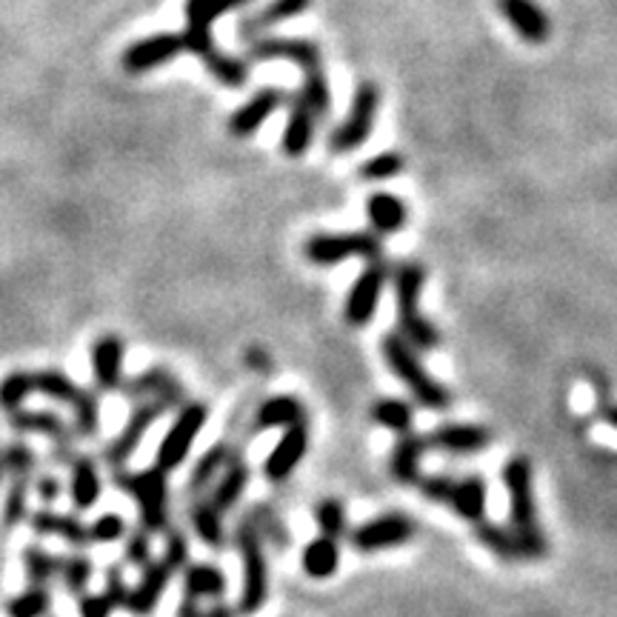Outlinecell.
<instances>
[{
  "label": "cell",
  "instance_id": "cell-14",
  "mask_svg": "<svg viewBox=\"0 0 617 617\" xmlns=\"http://www.w3.org/2000/svg\"><path fill=\"white\" fill-rule=\"evenodd\" d=\"M121 395L132 404H144V400H160L166 409H180L186 404V391L180 380L171 375L164 366H151V369L140 372L132 380H124Z\"/></svg>",
  "mask_w": 617,
  "mask_h": 617
},
{
  "label": "cell",
  "instance_id": "cell-18",
  "mask_svg": "<svg viewBox=\"0 0 617 617\" xmlns=\"http://www.w3.org/2000/svg\"><path fill=\"white\" fill-rule=\"evenodd\" d=\"M306 449H308V429L306 423H295L289 426L283 438L274 443V449L269 452L266 463H263V472L272 483H283L289 474L295 472L301 467V460L306 458Z\"/></svg>",
  "mask_w": 617,
  "mask_h": 617
},
{
  "label": "cell",
  "instance_id": "cell-31",
  "mask_svg": "<svg viewBox=\"0 0 617 617\" xmlns=\"http://www.w3.org/2000/svg\"><path fill=\"white\" fill-rule=\"evenodd\" d=\"M247 483H249L247 463L234 458L232 463L220 472V478L212 483V498H209V501H212V506L218 509V512H229V509L238 506V501L243 498Z\"/></svg>",
  "mask_w": 617,
  "mask_h": 617
},
{
  "label": "cell",
  "instance_id": "cell-47",
  "mask_svg": "<svg viewBox=\"0 0 617 617\" xmlns=\"http://www.w3.org/2000/svg\"><path fill=\"white\" fill-rule=\"evenodd\" d=\"M406 166V160L400 158L398 151H384V155H375L372 160H366L364 166H360V175H364L366 180H389L395 178V175H400Z\"/></svg>",
  "mask_w": 617,
  "mask_h": 617
},
{
  "label": "cell",
  "instance_id": "cell-23",
  "mask_svg": "<svg viewBox=\"0 0 617 617\" xmlns=\"http://www.w3.org/2000/svg\"><path fill=\"white\" fill-rule=\"evenodd\" d=\"M103 492L97 460L92 454H77L69 467V498L75 512H90Z\"/></svg>",
  "mask_w": 617,
  "mask_h": 617
},
{
  "label": "cell",
  "instance_id": "cell-51",
  "mask_svg": "<svg viewBox=\"0 0 617 617\" xmlns=\"http://www.w3.org/2000/svg\"><path fill=\"white\" fill-rule=\"evenodd\" d=\"M32 492L43 509H52L63 494V483L52 472H41L32 478Z\"/></svg>",
  "mask_w": 617,
  "mask_h": 617
},
{
  "label": "cell",
  "instance_id": "cell-4",
  "mask_svg": "<svg viewBox=\"0 0 617 617\" xmlns=\"http://www.w3.org/2000/svg\"><path fill=\"white\" fill-rule=\"evenodd\" d=\"M112 483L129 498H135L137 512H140V529H146L149 535H160L169 523V483H166V472L160 469H144V472H126V469H115L112 472Z\"/></svg>",
  "mask_w": 617,
  "mask_h": 617
},
{
  "label": "cell",
  "instance_id": "cell-26",
  "mask_svg": "<svg viewBox=\"0 0 617 617\" xmlns=\"http://www.w3.org/2000/svg\"><path fill=\"white\" fill-rule=\"evenodd\" d=\"M423 452H426V438H420V435L415 432L400 435L389 458V472L391 478L398 480L400 487H418Z\"/></svg>",
  "mask_w": 617,
  "mask_h": 617
},
{
  "label": "cell",
  "instance_id": "cell-45",
  "mask_svg": "<svg viewBox=\"0 0 617 617\" xmlns=\"http://www.w3.org/2000/svg\"><path fill=\"white\" fill-rule=\"evenodd\" d=\"M315 523L323 537L337 541V537L346 535V509H343V503L335 501V498H326V501L317 503Z\"/></svg>",
  "mask_w": 617,
  "mask_h": 617
},
{
  "label": "cell",
  "instance_id": "cell-33",
  "mask_svg": "<svg viewBox=\"0 0 617 617\" xmlns=\"http://www.w3.org/2000/svg\"><path fill=\"white\" fill-rule=\"evenodd\" d=\"M312 0H272L266 9H261L258 14H249L240 21V34L243 38H254V34H261L263 29L274 27V23H283L289 18H297L308 9Z\"/></svg>",
  "mask_w": 617,
  "mask_h": 617
},
{
  "label": "cell",
  "instance_id": "cell-5",
  "mask_svg": "<svg viewBox=\"0 0 617 617\" xmlns=\"http://www.w3.org/2000/svg\"><path fill=\"white\" fill-rule=\"evenodd\" d=\"M426 272L420 263H404L395 274V295H398V317L404 341L411 349L432 352L440 346V332L426 321L420 312V289H423Z\"/></svg>",
  "mask_w": 617,
  "mask_h": 617
},
{
  "label": "cell",
  "instance_id": "cell-22",
  "mask_svg": "<svg viewBox=\"0 0 617 617\" xmlns=\"http://www.w3.org/2000/svg\"><path fill=\"white\" fill-rule=\"evenodd\" d=\"M487 480L483 478H460L449 483V492H446L443 506L452 509L454 514H460L463 521L469 523H480L487 521Z\"/></svg>",
  "mask_w": 617,
  "mask_h": 617
},
{
  "label": "cell",
  "instance_id": "cell-48",
  "mask_svg": "<svg viewBox=\"0 0 617 617\" xmlns=\"http://www.w3.org/2000/svg\"><path fill=\"white\" fill-rule=\"evenodd\" d=\"M124 561L129 566H149L151 563V535L146 529L137 526L129 537H126V548H124Z\"/></svg>",
  "mask_w": 617,
  "mask_h": 617
},
{
  "label": "cell",
  "instance_id": "cell-36",
  "mask_svg": "<svg viewBox=\"0 0 617 617\" xmlns=\"http://www.w3.org/2000/svg\"><path fill=\"white\" fill-rule=\"evenodd\" d=\"M218 509L212 506L209 498H195L192 509H189V517H192L195 535L206 543V546L220 548L227 543V532H223V521H220Z\"/></svg>",
  "mask_w": 617,
  "mask_h": 617
},
{
  "label": "cell",
  "instance_id": "cell-38",
  "mask_svg": "<svg viewBox=\"0 0 617 617\" xmlns=\"http://www.w3.org/2000/svg\"><path fill=\"white\" fill-rule=\"evenodd\" d=\"M72 432L83 440H95L101 432V398L97 391L81 389L72 404Z\"/></svg>",
  "mask_w": 617,
  "mask_h": 617
},
{
  "label": "cell",
  "instance_id": "cell-49",
  "mask_svg": "<svg viewBox=\"0 0 617 617\" xmlns=\"http://www.w3.org/2000/svg\"><path fill=\"white\" fill-rule=\"evenodd\" d=\"M164 561L175 572H184L189 566V541H186L184 529H166V552Z\"/></svg>",
  "mask_w": 617,
  "mask_h": 617
},
{
  "label": "cell",
  "instance_id": "cell-56",
  "mask_svg": "<svg viewBox=\"0 0 617 617\" xmlns=\"http://www.w3.org/2000/svg\"><path fill=\"white\" fill-rule=\"evenodd\" d=\"M604 418H606V423L617 426V406H606V409H604Z\"/></svg>",
  "mask_w": 617,
  "mask_h": 617
},
{
  "label": "cell",
  "instance_id": "cell-27",
  "mask_svg": "<svg viewBox=\"0 0 617 617\" xmlns=\"http://www.w3.org/2000/svg\"><path fill=\"white\" fill-rule=\"evenodd\" d=\"M227 592V577L215 563H189L184 569V597L192 600H220Z\"/></svg>",
  "mask_w": 617,
  "mask_h": 617
},
{
  "label": "cell",
  "instance_id": "cell-44",
  "mask_svg": "<svg viewBox=\"0 0 617 617\" xmlns=\"http://www.w3.org/2000/svg\"><path fill=\"white\" fill-rule=\"evenodd\" d=\"M29 395H34L32 372H9V375L0 380V409L7 411V415L14 409H21Z\"/></svg>",
  "mask_w": 617,
  "mask_h": 617
},
{
  "label": "cell",
  "instance_id": "cell-25",
  "mask_svg": "<svg viewBox=\"0 0 617 617\" xmlns=\"http://www.w3.org/2000/svg\"><path fill=\"white\" fill-rule=\"evenodd\" d=\"M281 103H283V92L266 86V90L252 95V101L243 103V106L229 117V132H232L234 137L252 135V132H258L263 124H266L269 115H274V109H278Z\"/></svg>",
  "mask_w": 617,
  "mask_h": 617
},
{
  "label": "cell",
  "instance_id": "cell-50",
  "mask_svg": "<svg viewBox=\"0 0 617 617\" xmlns=\"http://www.w3.org/2000/svg\"><path fill=\"white\" fill-rule=\"evenodd\" d=\"M126 537V521L121 514H101L90 526V543H115Z\"/></svg>",
  "mask_w": 617,
  "mask_h": 617
},
{
  "label": "cell",
  "instance_id": "cell-15",
  "mask_svg": "<svg viewBox=\"0 0 617 617\" xmlns=\"http://www.w3.org/2000/svg\"><path fill=\"white\" fill-rule=\"evenodd\" d=\"M389 266L380 261H372L369 266L364 269V274L357 278L355 286L349 289V297H346V306H343V317L349 326H366V323L375 317L377 303H380V295H384L386 278H389Z\"/></svg>",
  "mask_w": 617,
  "mask_h": 617
},
{
  "label": "cell",
  "instance_id": "cell-28",
  "mask_svg": "<svg viewBox=\"0 0 617 617\" xmlns=\"http://www.w3.org/2000/svg\"><path fill=\"white\" fill-rule=\"evenodd\" d=\"M315 124L317 115L312 112V106L306 103V97L297 92L295 101H292V115H289L286 132H283V151L286 155H303L315 137Z\"/></svg>",
  "mask_w": 617,
  "mask_h": 617
},
{
  "label": "cell",
  "instance_id": "cell-7",
  "mask_svg": "<svg viewBox=\"0 0 617 617\" xmlns=\"http://www.w3.org/2000/svg\"><path fill=\"white\" fill-rule=\"evenodd\" d=\"M238 548L240 563H243V592H240V615H254L261 611L269 597V569L266 555H263L261 526L249 514L247 521L238 526Z\"/></svg>",
  "mask_w": 617,
  "mask_h": 617
},
{
  "label": "cell",
  "instance_id": "cell-30",
  "mask_svg": "<svg viewBox=\"0 0 617 617\" xmlns=\"http://www.w3.org/2000/svg\"><path fill=\"white\" fill-rule=\"evenodd\" d=\"M34 474H9V489L0 506V526L3 532L23 526L29 521V494H32Z\"/></svg>",
  "mask_w": 617,
  "mask_h": 617
},
{
  "label": "cell",
  "instance_id": "cell-11",
  "mask_svg": "<svg viewBox=\"0 0 617 617\" xmlns=\"http://www.w3.org/2000/svg\"><path fill=\"white\" fill-rule=\"evenodd\" d=\"M166 411L169 409H166L160 400H144V404H135V409H132L129 420H126V426L121 429V435H115L109 443L103 446V454H101L103 463H106L112 472H115V469H124L126 460L137 452V446L144 443L146 432L155 426V420L164 418Z\"/></svg>",
  "mask_w": 617,
  "mask_h": 617
},
{
  "label": "cell",
  "instance_id": "cell-12",
  "mask_svg": "<svg viewBox=\"0 0 617 617\" xmlns=\"http://www.w3.org/2000/svg\"><path fill=\"white\" fill-rule=\"evenodd\" d=\"M377 103H380V92H377L375 83H364L357 90L355 103H352L349 117L343 121L341 126L335 129L330 140L332 151H355L357 146L366 144L372 126H375V115H377Z\"/></svg>",
  "mask_w": 617,
  "mask_h": 617
},
{
  "label": "cell",
  "instance_id": "cell-21",
  "mask_svg": "<svg viewBox=\"0 0 617 617\" xmlns=\"http://www.w3.org/2000/svg\"><path fill=\"white\" fill-rule=\"evenodd\" d=\"M489 443H492L489 429L472 423L438 426V429H432L429 438H426V446H432V449H440V452L449 454H472L480 452V449H487Z\"/></svg>",
  "mask_w": 617,
  "mask_h": 617
},
{
  "label": "cell",
  "instance_id": "cell-9",
  "mask_svg": "<svg viewBox=\"0 0 617 617\" xmlns=\"http://www.w3.org/2000/svg\"><path fill=\"white\" fill-rule=\"evenodd\" d=\"M9 426H12L18 435H41V438L52 440V463L57 467H72V460L77 458L75 438H72V429H69L66 420L57 415V411L46 409H14L7 415Z\"/></svg>",
  "mask_w": 617,
  "mask_h": 617
},
{
  "label": "cell",
  "instance_id": "cell-2",
  "mask_svg": "<svg viewBox=\"0 0 617 617\" xmlns=\"http://www.w3.org/2000/svg\"><path fill=\"white\" fill-rule=\"evenodd\" d=\"M532 463L523 454L512 458L503 467V487L509 492V529L514 532L526 561L546 557L548 543L541 532L535 506V483H532Z\"/></svg>",
  "mask_w": 617,
  "mask_h": 617
},
{
  "label": "cell",
  "instance_id": "cell-24",
  "mask_svg": "<svg viewBox=\"0 0 617 617\" xmlns=\"http://www.w3.org/2000/svg\"><path fill=\"white\" fill-rule=\"evenodd\" d=\"M501 12L506 14V21L512 23V29L521 34L523 41L529 43H543L552 32L546 12L537 7L535 0H498Z\"/></svg>",
  "mask_w": 617,
  "mask_h": 617
},
{
  "label": "cell",
  "instance_id": "cell-52",
  "mask_svg": "<svg viewBox=\"0 0 617 617\" xmlns=\"http://www.w3.org/2000/svg\"><path fill=\"white\" fill-rule=\"evenodd\" d=\"M103 597L109 600L112 609H126V597H129V586L121 566H109L106 569V586H103Z\"/></svg>",
  "mask_w": 617,
  "mask_h": 617
},
{
  "label": "cell",
  "instance_id": "cell-32",
  "mask_svg": "<svg viewBox=\"0 0 617 617\" xmlns=\"http://www.w3.org/2000/svg\"><path fill=\"white\" fill-rule=\"evenodd\" d=\"M234 458H238V454H234L227 443L212 446V449L195 463L192 478H189V494H192V498H203L206 489H212L215 480L220 478V472H223Z\"/></svg>",
  "mask_w": 617,
  "mask_h": 617
},
{
  "label": "cell",
  "instance_id": "cell-17",
  "mask_svg": "<svg viewBox=\"0 0 617 617\" xmlns=\"http://www.w3.org/2000/svg\"><path fill=\"white\" fill-rule=\"evenodd\" d=\"M184 52V41L180 34H151V38H144V41L132 43L129 49L124 52V69L132 72V75H144L149 69L160 66V63H169L171 57Z\"/></svg>",
  "mask_w": 617,
  "mask_h": 617
},
{
  "label": "cell",
  "instance_id": "cell-16",
  "mask_svg": "<svg viewBox=\"0 0 617 617\" xmlns=\"http://www.w3.org/2000/svg\"><path fill=\"white\" fill-rule=\"evenodd\" d=\"M124 341L117 335H101L92 343V375L97 391H121L124 386Z\"/></svg>",
  "mask_w": 617,
  "mask_h": 617
},
{
  "label": "cell",
  "instance_id": "cell-55",
  "mask_svg": "<svg viewBox=\"0 0 617 617\" xmlns=\"http://www.w3.org/2000/svg\"><path fill=\"white\" fill-rule=\"evenodd\" d=\"M203 617H238V609H232L227 604H215L209 609H203Z\"/></svg>",
  "mask_w": 617,
  "mask_h": 617
},
{
  "label": "cell",
  "instance_id": "cell-46",
  "mask_svg": "<svg viewBox=\"0 0 617 617\" xmlns=\"http://www.w3.org/2000/svg\"><path fill=\"white\" fill-rule=\"evenodd\" d=\"M3 452V463H7L9 474H34V467H38V454L29 443L23 440H12V443L0 446Z\"/></svg>",
  "mask_w": 617,
  "mask_h": 617
},
{
  "label": "cell",
  "instance_id": "cell-40",
  "mask_svg": "<svg viewBox=\"0 0 617 617\" xmlns=\"http://www.w3.org/2000/svg\"><path fill=\"white\" fill-rule=\"evenodd\" d=\"M474 532H478V541L492 552V555L503 557V561H521V543L514 537V532L509 526H501V523H487L480 521L474 523Z\"/></svg>",
  "mask_w": 617,
  "mask_h": 617
},
{
  "label": "cell",
  "instance_id": "cell-8",
  "mask_svg": "<svg viewBox=\"0 0 617 617\" xmlns=\"http://www.w3.org/2000/svg\"><path fill=\"white\" fill-rule=\"evenodd\" d=\"M206 420H209V406L200 404V400H186L169 429H166V438L160 440L158 454H155V469L169 474L178 467H184V460L192 452L195 440H198Z\"/></svg>",
  "mask_w": 617,
  "mask_h": 617
},
{
  "label": "cell",
  "instance_id": "cell-57",
  "mask_svg": "<svg viewBox=\"0 0 617 617\" xmlns=\"http://www.w3.org/2000/svg\"><path fill=\"white\" fill-rule=\"evenodd\" d=\"M9 478V472H7V463H3V452H0V483Z\"/></svg>",
  "mask_w": 617,
  "mask_h": 617
},
{
  "label": "cell",
  "instance_id": "cell-41",
  "mask_svg": "<svg viewBox=\"0 0 617 617\" xmlns=\"http://www.w3.org/2000/svg\"><path fill=\"white\" fill-rule=\"evenodd\" d=\"M21 561L32 586H49V583L61 575V555H52L43 546H27Z\"/></svg>",
  "mask_w": 617,
  "mask_h": 617
},
{
  "label": "cell",
  "instance_id": "cell-34",
  "mask_svg": "<svg viewBox=\"0 0 617 617\" xmlns=\"http://www.w3.org/2000/svg\"><path fill=\"white\" fill-rule=\"evenodd\" d=\"M301 563L303 572H306L312 581H326V577H332L337 572V566H341V548H337V541L323 535L315 537V541L303 548Z\"/></svg>",
  "mask_w": 617,
  "mask_h": 617
},
{
  "label": "cell",
  "instance_id": "cell-20",
  "mask_svg": "<svg viewBox=\"0 0 617 617\" xmlns=\"http://www.w3.org/2000/svg\"><path fill=\"white\" fill-rule=\"evenodd\" d=\"M29 526L41 537H61L75 548L90 546V526L77 514H63L41 506L38 512H29Z\"/></svg>",
  "mask_w": 617,
  "mask_h": 617
},
{
  "label": "cell",
  "instance_id": "cell-42",
  "mask_svg": "<svg viewBox=\"0 0 617 617\" xmlns=\"http://www.w3.org/2000/svg\"><path fill=\"white\" fill-rule=\"evenodd\" d=\"M372 418H375L377 426H384V429L398 435L411 432V426H415V411L400 398L377 400V404L372 406Z\"/></svg>",
  "mask_w": 617,
  "mask_h": 617
},
{
  "label": "cell",
  "instance_id": "cell-54",
  "mask_svg": "<svg viewBox=\"0 0 617 617\" xmlns=\"http://www.w3.org/2000/svg\"><path fill=\"white\" fill-rule=\"evenodd\" d=\"M175 617H203V606H200V600L184 597V600L178 604V611H175Z\"/></svg>",
  "mask_w": 617,
  "mask_h": 617
},
{
  "label": "cell",
  "instance_id": "cell-1",
  "mask_svg": "<svg viewBox=\"0 0 617 617\" xmlns=\"http://www.w3.org/2000/svg\"><path fill=\"white\" fill-rule=\"evenodd\" d=\"M249 0H186V32L180 34L184 41V52H192L200 61L206 63V69L227 86H240L247 81V63L238 61L232 55H223L212 41V21L220 14L232 12V9L243 7Z\"/></svg>",
  "mask_w": 617,
  "mask_h": 617
},
{
  "label": "cell",
  "instance_id": "cell-3",
  "mask_svg": "<svg viewBox=\"0 0 617 617\" xmlns=\"http://www.w3.org/2000/svg\"><path fill=\"white\" fill-rule=\"evenodd\" d=\"M272 57H286L303 69V90L301 95L312 106L317 117H326L330 112V83L323 75L321 46L312 41H261L249 46V61H272Z\"/></svg>",
  "mask_w": 617,
  "mask_h": 617
},
{
  "label": "cell",
  "instance_id": "cell-39",
  "mask_svg": "<svg viewBox=\"0 0 617 617\" xmlns=\"http://www.w3.org/2000/svg\"><path fill=\"white\" fill-rule=\"evenodd\" d=\"M3 611H7V617H46L52 611V589L29 583L27 589L9 597L3 604Z\"/></svg>",
  "mask_w": 617,
  "mask_h": 617
},
{
  "label": "cell",
  "instance_id": "cell-6",
  "mask_svg": "<svg viewBox=\"0 0 617 617\" xmlns=\"http://www.w3.org/2000/svg\"><path fill=\"white\" fill-rule=\"evenodd\" d=\"M380 346H384L386 366L395 372V377H398L400 384H404L406 389L411 391V398L418 400L420 406L440 411V409H446V406L452 404L449 391H446L443 386H440L438 380H435V377L423 369V364L418 360L415 349H411L404 337L386 335Z\"/></svg>",
  "mask_w": 617,
  "mask_h": 617
},
{
  "label": "cell",
  "instance_id": "cell-10",
  "mask_svg": "<svg viewBox=\"0 0 617 617\" xmlns=\"http://www.w3.org/2000/svg\"><path fill=\"white\" fill-rule=\"evenodd\" d=\"M306 258L315 266H335V263L364 258V261H380V240L369 232L349 234H315L306 240Z\"/></svg>",
  "mask_w": 617,
  "mask_h": 617
},
{
  "label": "cell",
  "instance_id": "cell-37",
  "mask_svg": "<svg viewBox=\"0 0 617 617\" xmlns=\"http://www.w3.org/2000/svg\"><path fill=\"white\" fill-rule=\"evenodd\" d=\"M32 380H34V395H43V398L55 400V404L72 406L77 400V395H81V386L57 369L32 372Z\"/></svg>",
  "mask_w": 617,
  "mask_h": 617
},
{
  "label": "cell",
  "instance_id": "cell-29",
  "mask_svg": "<svg viewBox=\"0 0 617 617\" xmlns=\"http://www.w3.org/2000/svg\"><path fill=\"white\" fill-rule=\"evenodd\" d=\"M303 423V404L292 395H274L263 400L258 415H254V432H269V429H289V426Z\"/></svg>",
  "mask_w": 617,
  "mask_h": 617
},
{
  "label": "cell",
  "instance_id": "cell-35",
  "mask_svg": "<svg viewBox=\"0 0 617 617\" xmlns=\"http://www.w3.org/2000/svg\"><path fill=\"white\" fill-rule=\"evenodd\" d=\"M366 215H369L372 229H377L380 234H395L406 227V206L404 200L395 198V195H372L369 203H366Z\"/></svg>",
  "mask_w": 617,
  "mask_h": 617
},
{
  "label": "cell",
  "instance_id": "cell-19",
  "mask_svg": "<svg viewBox=\"0 0 617 617\" xmlns=\"http://www.w3.org/2000/svg\"><path fill=\"white\" fill-rule=\"evenodd\" d=\"M171 575H175V569H171L164 557L144 566V575H140L137 586L129 589V597H126V611H129L132 617H149L151 611L158 609L160 597H164Z\"/></svg>",
  "mask_w": 617,
  "mask_h": 617
},
{
  "label": "cell",
  "instance_id": "cell-53",
  "mask_svg": "<svg viewBox=\"0 0 617 617\" xmlns=\"http://www.w3.org/2000/svg\"><path fill=\"white\" fill-rule=\"evenodd\" d=\"M112 604L103 597V592H83V595H77V615L81 617H112Z\"/></svg>",
  "mask_w": 617,
  "mask_h": 617
},
{
  "label": "cell",
  "instance_id": "cell-43",
  "mask_svg": "<svg viewBox=\"0 0 617 617\" xmlns=\"http://www.w3.org/2000/svg\"><path fill=\"white\" fill-rule=\"evenodd\" d=\"M92 575H95V563H92L86 555H81V552L61 557V575L57 577H61L63 589H66L72 597L83 595V592L90 589Z\"/></svg>",
  "mask_w": 617,
  "mask_h": 617
},
{
  "label": "cell",
  "instance_id": "cell-13",
  "mask_svg": "<svg viewBox=\"0 0 617 617\" xmlns=\"http://www.w3.org/2000/svg\"><path fill=\"white\" fill-rule=\"evenodd\" d=\"M415 537V521L400 512L380 514L375 521H366L352 532V546L364 555H375V552H386V548L404 546Z\"/></svg>",
  "mask_w": 617,
  "mask_h": 617
}]
</instances>
